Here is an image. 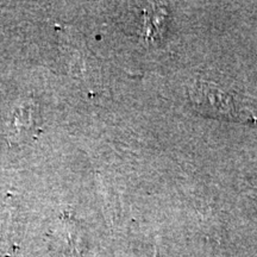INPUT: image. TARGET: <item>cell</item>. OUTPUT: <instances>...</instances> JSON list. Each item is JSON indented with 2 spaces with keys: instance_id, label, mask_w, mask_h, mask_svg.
I'll return each mask as SVG.
<instances>
[{
  "instance_id": "1",
  "label": "cell",
  "mask_w": 257,
  "mask_h": 257,
  "mask_svg": "<svg viewBox=\"0 0 257 257\" xmlns=\"http://www.w3.org/2000/svg\"><path fill=\"white\" fill-rule=\"evenodd\" d=\"M192 107L204 117L237 121L256 123V115L240 105L232 93H229L211 82L197 81L189 89Z\"/></svg>"
},
{
  "instance_id": "2",
  "label": "cell",
  "mask_w": 257,
  "mask_h": 257,
  "mask_svg": "<svg viewBox=\"0 0 257 257\" xmlns=\"http://www.w3.org/2000/svg\"><path fill=\"white\" fill-rule=\"evenodd\" d=\"M40 123V112L37 105L32 100H24L15 108L10 120V134L11 140H25L27 136H35L37 134Z\"/></svg>"
},
{
  "instance_id": "3",
  "label": "cell",
  "mask_w": 257,
  "mask_h": 257,
  "mask_svg": "<svg viewBox=\"0 0 257 257\" xmlns=\"http://www.w3.org/2000/svg\"><path fill=\"white\" fill-rule=\"evenodd\" d=\"M154 257H157V251L155 250V253H154Z\"/></svg>"
}]
</instances>
